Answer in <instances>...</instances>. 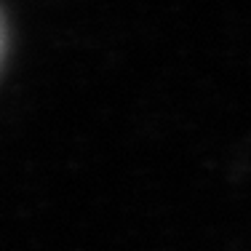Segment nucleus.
Masks as SVG:
<instances>
[{
    "instance_id": "obj_1",
    "label": "nucleus",
    "mask_w": 251,
    "mask_h": 251,
    "mask_svg": "<svg viewBox=\"0 0 251 251\" xmlns=\"http://www.w3.org/2000/svg\"><path fill=\"white\" fill-rule=\"evenodd\" d=\"M5 49H8V27H5V14L0 8V70H3L5 62Z\"/></svg>"
}]
</instances>
